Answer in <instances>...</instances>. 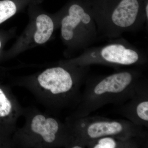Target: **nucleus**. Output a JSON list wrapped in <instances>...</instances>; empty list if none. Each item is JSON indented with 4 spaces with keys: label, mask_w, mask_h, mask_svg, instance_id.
Instances as JSON below:
<instances>
[{
    "label": "nucleus",
    "mask_w": 148,
    "mask_h": 148,
    "mask_svg": "<svg viewBox=\"0 0 148 148\" xmlns=\"http://www.w3.org/2000/svg\"><path fill=\"white\" fill-rule=\"evenodd\" d=\"M25 123L12 135L15 148H48L57 144L60 124L54 118L37 108H24Z\"/></svg>",
    "instance_id": "nucleus-1"
},
{
    "label": "nucleus",
    "mask_w": 148,
    "mask_h": 148,
    "mask_svg": "<svg viewBox=\"0 0 148 148\" xmlns=\"http://www.w3.org/2000/svg\"><path fill=\"white\" fill-rule=\"evenodd\" d=\"M24 88L47 109L53 108L59 96L72 90L74 82L71 74L61 67L46 69L36 77L12 83Z\"/></svg>",
    "instance_id": "nucleus-2"
},
{
    "label": "nucleus",
    "mask_w": 148,
    "mask_h": 148,
    "mask_svg": "<svg viewBox=\"0 0 148 148\" xmlns=\"http://www.w3.org/2000/svg\"><path fill=\"white\" fill-rule=\"evenodd\" d=\"M111 7L110 20L114 27L125 29L137 22L144 0H105Z\"/></svg>",
    "instance_id": "nucleus-3"
},
{
    "label": "nucleus",
    "mask_w": 148,
    "mask_h": 148,
    "mask_svg": "<svg viewBox=\"0 0 148 148\" xmlns=\"http://www.w3.org/2000/svg\"><path fill=\"white\" fill-rule=\"evenodd\" d=\"M0 86V124L14 132L24 108L10 89Z\"/></svg>",
    "instance_id": "nucleus-4"
},
{
    "label": "nucleus",
    "mask_w": 148,
    "mask_h": 148,
    "mask_svg": "<svg viewBox=\"0 0 148 148\" xmlns=\"http://www.w3.org/2000/svg\"><path fill=\"white\" fill-rule=\"evenodd\" d=\"M92 22V18L86 10L85 3L83 5L75 3L71 6L69 14L65 16L61 22V35L66 40L73 38L74 30L79 26L87 27Z\"/></svg>",
    "instance_id": "nucleus-5"
},
{
    "label": "nucleus",
    "mask_w": 148,
    "mask_h": 148,
    "mask_svg": "<svg viewBox=\"0 0 148 148\" xmlns=\"http://www.w3.org/2000/svg\"><path fill=\"white\" fill-rule=\"evenodd\" d=\"M103 59L110 63L128 65L135 64L139 59L138 53L121 44H112L105 46L101 51Z\"/></svg>",
    "instance_id": "nucleus-6"
},
{
    "label": "nucleus",
    "mask_w": 148,
    "mask_h": 148,
    "mask_svg": "<svg viewBox=\"0 0 148 148\" xmlns=\"http://www.w3.org/2000/svg\"><path fill=\"white\" fill-rule=\"evenodd\" d=\"M132 79V75L127 72L114 74L99 83L95 87L94 92L97 95L106 92H121L130 84Z\"/></svg>",
    "instance_id": "nucleus-7"
},
{
    "label": "nucleus",
    "mask_w": 148,
    "mask_h": 148,
    "mask_svg": "<svg viewBox=\"0 0 148 148\" xmlns=\"http://www.w3.org/2000/svg\"><path fill=\"white\" fill-rule=\"evenodd\" d=\"M36 24L37 30L34 35L35 41L39 44L44 43L50 38L53 33V21L47 15L40 14L37 17Z\"/></svg>",
    "instance_id": "nucleus-8"
},
{
    "label": "nucleus",
    "mask_w": 148,
    "mask_h": 148,
    "mask_svg": "<svg viewBox=\"0 0 148 148\" xmlns=\"http://www.w3.org/2000/svg\"><path fill=\"white\" fill-rule=\"evenodd\" d=\"M122 129V126L119 123L101 122L91 124L88 129V133L90 138H95L117 134Z\"/></svg>",
    "instance_id": "nucleus-9"
},
{
    "label": "nucleus",
    "mask_w": 148,
    "mask_h": 148,
    "mask_svg": "<svg viewBox=\"0 0 148 148\" xmlns=\"http://www.w3.org/2000/svg\"><path fill=\"white\" fill-rule=\"evenodd\" d=\"M16 10V6L12 1H0V24L13 16Z\"/></svg>",
    "instance_id": "nucleus-10"
},
{
    "label": "nucleus",
    "mask_w": 148,
    "mask_h": 148,
    "mask_svg": "<svg viewBox=\"0 0 148 148\" xmlns=\"http://www.w3.org/2000/svg\"><path fill=\"white\" fill-rule=\"evenodd\" d=\"M138 116L144 120L148 121V102H143L138 105L137 108Z\"/></svg>",
    "instance_id": "nucleus-11"
},
{
    "label": "nucleus",
    "mask_w": 148,
    "mask_h": 148,
    "mask_svg": "<svg viewBox=\"0 0 148 148\" xmlns=\"http://www.w3.org/2000/svg\"><path fill=\"white\" fill-rule=\"evenodd\" d=\"M116 145V143L113 139L106 138L99 140L98 144L95 146L94 148H114Z\"/></svg>",
    "instance_id": "nucleus-12"
},
{
    "label": "nucleus",
    "mask_w": 148,
    "mask_h": 148,
    "mask_svg": "<svg viewBox=\"0 0 148 148\" xmlns=\"http://www.w3.org/2000/svg\"><path fill=\"white\" fill-rule=\"evenodd\" d=\"M73 148H81V147H79V146H75V147H74Z\"/></svg>",
    "instance_id": "nucleus-13"
},
{
    "label": "nucleus",
    "mask_w": 148,
    "mask_h": 148,
    "mask_svg": "<svg viewBox=\"0 0 148 148\" xmlns=\"http://www.w3.org/2000/svg\"><path fill=\"white\" fill-rule=\"evenodd\" d=\"M1 41H0V48H1Z\"/></svg>",
    "instance_id": "nucleus-14"
}]
</instances>
